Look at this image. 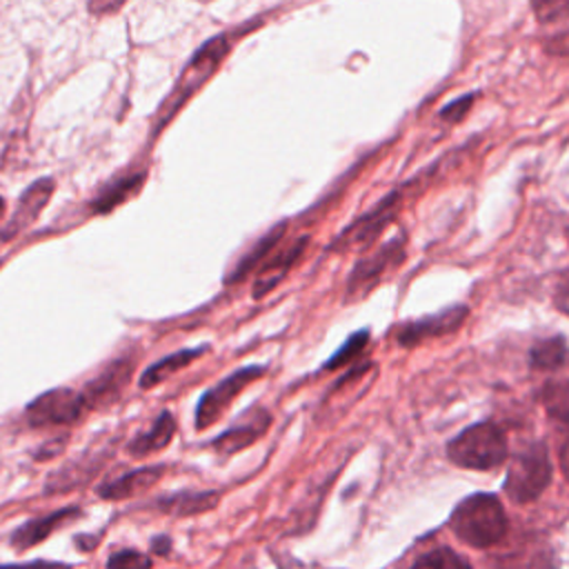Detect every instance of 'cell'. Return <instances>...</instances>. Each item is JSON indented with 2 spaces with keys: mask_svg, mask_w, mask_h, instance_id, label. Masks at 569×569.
<instances>
[{
  "mask_svg": "<svg viewBox=\"0 0 569 569\" xmlns=\"http://www.w3.org/2000/svg\"><path fill=\"white\" fill-rule=\"evenodd\" d=\"M53 189H56V182H53L51 178H42V180L33 182V184L22 193V198H20V202H18V207H16L13 216H11V220L4 224V229H2V233H0V240L4 242V240H9V238H13L16 233L24 231V229L38 218V213L42 211V207L49 202V196H51Z\"/></svg>",
  "mask_w": 569,
  "mask_h": 569,
  "instance_id": "10",
  "label": "cell"
},
{
  "mask_svg": "<svg viewBox=\"0 0 569 569\" xmlns=\"http://www.w3.org/2000/svg\"><path fill=\"white\" fill-rule=\"evenodd\" d=\"M305 244H307V238H300L293 244H289L287 249H280V251H276V256L267 258V262L258 271V278L253 284V298H262L287 276V271L293 267V262L302 256Z\"/></svg>",
  "mask_w": 569,
  "mask_h": 569,
  "instance_id": "11",
  "label": "cell"
},
{
  "mask_svg": "<svg viewBox=\"0 0 569 569\" xmlns=\"http://www.w3.org/2000/svg\"><path fill=\"white\" fill-rule=\"evenodd\" d=\"M2 213H4V200L0 198V218H2Z\"/></svg>",
  "mask_w": 569,
  "mask_h": 569,
  "instance_id": "32",
  "label": "cell"
},
{
  "mask_svg": "<svg viewBox=\"0 0 569 569\" xmlns=\"http://www.w3.org/2000/svg\"><path fill=\"white\" fill-rule=\"evenodd\" d=\"M531 9L536 11L538 20H545V22L558 20V18H567V16H569V2H567V0H560V2H549V0H545V2H533Z\"/></svg>",
  "mask_w": 569,
  "mask_h": 569,
  "instance_id": "26",
  "label": "cell"
},
{
  "mask_svg": "<svg viewBox=\"0 0 569 569\" xmlns=\"http://www.w3.org/2000/svg\"><path fill=\"white\" fill-rule=\"evenodd\" d=\"M173 431H176V422H173V416L169 411H162L153 427L147 431V433H140L138 438L131 440L129 445V453L136 456V458H142V456H149L162 447L169 445V440L173 438Z\"/></svg>",
  "mask_w": 569,
  "mask_h": 569,
  "instance_id": "15",
  "label": "cell"
},
{
  "mask_svg": "<svg viewBox=\"0 0 569 569\" xmlns=\"http://www.w3.org/2000/svg\"><path fill=\"white\" fill-rule=\"evenodd\" d=\"M567 358V342L562 336L538 340L529 351V365L533 369H556Z\"/></svg>",
  "mask_w": 569,
  "mask_h": 569,
  "instance_id": "20",
  "label": "cell"
},
{
  "mask_svg": "<svg viewBox=\"0 0 569 569\" xmlns=\"http://www.w3.org/2000/svg\"><path fill=\"white\" fill-rule=\"evenodd\" d=\"M538 398L553 420L569 425V378L549 380L542 385Z\"/></svg>",
  "mask_w": 569,
  "mask_h": 569,
  "instance_id": "18",
  "label": "cell"
},
{
  "mask_svg": "<svg viewBox=\"0 0 569 569\" xmlns=\"http://www.w3.org/2000/svg\"><path fill=\"white\" fill-rule=\"evenodd\" d=\"M567 240H569V229H567Z\"/></svg>",
  "mask_w": 569,
  "mask_h": 569,
  "instance_id": "33",
  "label": "cell"
},
{
  "mask_svg": "<svg viewBox=\"0 0 569 569\" xmlns=\"http://www.w3.org/2000/svg\"><path fill=\"white\" fill-rule=\"evenodd\" d=\"M269 425V413L264 411H251L249 416H244L242 422L233 425L231 429H227L222 436H218L213 440V447L220 451V453H236L244 447H249L256 438H260L264 433Z\"/></svg>",
  "mask_w": 569,
  "mask_h": 569,
  "instance_id": "12",
  "label": "cell"
},
{
  "mask_svg": "<svg viewBox=\"0 0 569 569\" xmlns=\"http://www.w3.org/2000/svg\"><path fill=\"white\" fill-rule=\"evenodd\" d=\"M393 200L396 198H389L385 204H380L376 211H371L367 218H360L353 227H349L345 233H342V242L351 244V247H362L367 244L371 238H376V233L391 220L393 216Z\"/></svg>",
  "mask_w": 569,
  "mask_h": 569,
  "instance_id": "16",
  "label": "cell"
},
{
  "mask_svg": "<svg viewBox=\"0 0 569 569\" xmlns=\"http://www.w3.org/2000/svg\"><path fill=\"white\" fill-rule=\"evenodd\" d=\"M402 242L400 240H391L387 242L378 253L369 256L367 260L358 262L351 278H349V296L351 298H360L362 293H367L380 278V273L387 267H393L402 260Z\"/></svg>",
  "mask_w": 569,
  "mask_h": 569,
  "instance_id": "8",
  "label": "cell"
},
{
  "mask_svg": "<svg viewBox=\"0 0 569 569\" xmlns=\"http://www.w3.org/2000/svg\"><path fill=\"white\" fill-rule=\"evenodd\" d=\"M131 369H133V362L124 358L109 365L96 380H91L82 389L80 396L84 400V407H102L113 402L120 396V391L127 387L131 378Z\"/></svg>",
  "mask_w": 569,
  "mask_h": 569,
  "instance_id": "9",
  "label": "cell"
},
{
  "mask_svg": "<svg viewBox=\"0 0 569 569\" xmlns=\"http://www.w3.org/2000/svg\"><path fill=\"white\" fill-rule=\"evenodd\" d=\"M556 307L569 316V276L558 284V291H556Z\"/></svg>",
  "mask_w": 569,
  "mask_h": 569,
  "instance_id": "28",
  "label": "cell"
},
{
  "mask_svg": "<svg viewBox=\"0 0 569 569\" xmlns=\"http://www.w3.org/2000/svg\"><path fill=\"white\" fill-rule=\"evenodd\" d=\"M144 182V173H131V176H124V178H118L113 180L102 193L100 198L96 200L93 209L98 213H107L111 211L116 204H120L122 200H127L131 193H136V189Z\"/></svg>",
  "mask_w": 569,
  "mask_h": 569,
  "instance_id": "21",
  "label": "cell"
},
{
  "mask_svg": "<svg viewBox=\"0 0 569 569\" xmlns=\"http://www.w3.org/2000/svg\"><path fill=\"white\" fill-rule=\"evenodd\" d=\"M447 456L465 469H493L507 458V438L493 422H478L449 440Z\"/></svg>",
  "mask_w": 569,
  "mask_h": 569,
  "instance_id": "2",
  "label": "cell"
},
{
  "mask_svg": "<svg viewBox=\"0 0 569 569\" xmlns=\"http://www.w3.org/2000/svg\"><path fill=\"white\" fill-rule=\"evenodd\" d=\"M84 400L71 389H51L38 396L27 407V420L31 427H58L76 422L84 411Z\"/></svg>",
  "mask_w": 569,
  "mask_h": 569,
  "instance_id": "5",
  "label": "cell"
},
{
  "mask_svg": "<svg viewBox=\"0 0 569 569\" xmlns=\"http://www.w3.org/2000/svg\"><path fill=\"white\" fill-rule=\"evenodd\" d=\"M107 569H151V560L140 551L124 549L109 558Z\"/></svg>",
  "mask_w": 569,
  "mask_h": 569,
  "instance_id": "25",
  "label": "cell"
},
{
  "mask_svg": "<svg viewBox=\"0 0 569 569\" xmlns=\"http://www.w3.org/2000/svg\"><path fill=\"white\" fill-rule=\"evenodd\" d=\"M453 533L471 547H491L507 531L502 502L491 493H473L465 498L451 513Z\"/></svg>",
  "mask_w": 569,
  "mask_h": 569,
  "instance_id": "1",
  "label": "cell"
},
{
  "mask_svg": "<svg viewBox=\"0 0 569 569\" xmlns=\"http://www.w3.org/2000/svg\"><path fill=\"white\" fill-rule=\"evenodd\" d=\"M151 547H153V551H156V553H160V551L164 553V551L169 549V538H156Z\"/></svg>",
  "mask_w": 569,
  "mask_h": 569,
  "instance_id": "31",
  "label": "cell"
},
{
  "mask_svg": "<svg viewBox=\"0 0 569 569\" xmlns=\"http://www.w3.org/2000/svg\"><path fill=\"white\" fill-rule=\"evenodd\" d=\"M551 482V462L542 442H531L520 449L507 469L505 491L513 502L536 500Z\"/></svg>",
  "mask_w": 569,
  "mask_h": 569,
  "instance_id": "3",
  "label": "cell"
},
{
  "mask_svg": "<svg viewBox=\"0 0 569 569\" xmlns=\"http://www.w3.org/2000/svg\"><path fill=\"white\" fill-rule=\"evenodd\" d=\"M282 231H284V224H278V227L269 229V233H267L258 244H253V249L238 262L236 273L231 276V280H238V278H242L249 269H253V267L258 264V260H262V258L278 244V240L282 238Z\"/></svg>",
  "mask_w": 569,
  "mask_h": 569,
  "instance_id": "22",
  "label": "cell"
},
{
  "mask_svg": "<svg viewBox=\"0 0 569 569\" xmlns=\"http://www.w3.org/2000/svg\"><path fill=\"white\" fill-rule=\"evenodd\" d=\"M162 476V467H142L136 471H129L111 482H104L98 487V496L104 500H122V498H131L144 489H149L151 485H156V480Z\"/></svg>",
  "mask_w": 569,
  "mask_h": 569,
  "instance_id": "13",
  "label": "cell"
},
{
  "mask_svg": "<svg viewBox=\"0 0 569 569\" xmlns=\"http://www.w3.org/2000/svg\"><path fill=\"white\" fill-rule=\"evenodd\" d=\"M262 367H242L238 371H233L231 376H227L224 380H220L216 387H211L198 402L196 409V427L198 429H207L211 422H216L224 409L231 405V400L256 378L262 376Z\"/></svg>",
  "mask_w": 569,
  "mask_h": 569,
  "instance_id": "6",
  "label": "cell"
},
{
  "mask_svg": "<svg viewBox=\"0 0 569 569\" xmlns=\"http://www.w3.org/2000/svg\"><path fill=\"white\" fill-rule=\"evenodd\" d=\"M467 318V307H449L436 316L429 318H420L413 322H407L400 331H398V345L402 347H413L427 338L433 336H447L451 331H456Z\"/></svg>",
  "mask_w": 569,
  "mask_h": 569,
  "instance_id": "7",
  "label": "cell"
},
{
  "mask_svg": "<svg viewBox=\"0 0 569 569\" xmlns=\"http://www.w3.org/2000/svg\"><path fill=\"white\" fill-rule=\"evenodd\" d=\"M367 338H369V331H367V329L353 333V336L333 353V358L325 362V369H338L340 365H345L347 360H351V358L367 345Z\"/></svg>",
  "mask_w": 569,
  "mask_h": 569,
  "instance_id": "24",
  "label": "cell"
},
{
  "mask_svg": "<svg viewBox=\"0 0 569 569\" xmlns=\"http://www.w3.org/2000/svg\"><path fill=\"white\" fill-rule=\"evenodd\" d=\"M80 511L76 507H67V509H60V511H53L44 518H36V520H29L24 527H20L16 533H13V545L18 549H27L31 545H38L40 540H44L53 529H58L60 525H64L69 518H76Z\"/></svg>",
  "mask_w": 569,
  "mask_h": 569,
  "instance_id": "14",
  "label": "cell"
},
{
  "mask_svg": "<svg viewBox=\"0 0 569 569\" xmlns=\"http://www.w3.org/2000/svg\"><path fill=\"white\" fill-rule=\"evenodd\" d=\"M218 502V496L211 491H187V493H178L171 498H164L160 502V509L176 513V516H191V513H200L211 509Z\"/></svg>",
  "mask_w": 569,
  "mask_h": 569,
  "instance_id": "19",
  "label": "cell"
},
{
  "mask_svg": "<svg viewBox=\"0 0 569 569\" xmlns=\"http://www.w3.org/2000/svg\"><path fill=\"white\" fill-rule=\"evenodd\" d=\"M411 569H471L469 562L458 556L456 551L447 549V547H440V549H433L425 556H420Z\"/></svg>",
  "mask_w": 569,
  "mask_h": 569,
  "instance_id": "23",
  "label": "cell"
},
{
  "mask_svg": "<svg viewBox=\"0 0 569 569\" xmlns=\"http://www.w3.org/2000/svg\"><path fill=\"white\" fill-rule=\"evenodd\" d=\"M204 351V347H198V349H184V351H178V353H171L158 362H153L149 369L142 371L140 376V387L142 389H151L153 385L167 380L171 373H176L178 369L187 367L191 360H196L200 353Z\"/></svg>",
  "mask_w": 569,
  "mask_h": 569,
  "instance_id": "17",
  "label": "cell"
},
{
  "mask_svg": "<svg viewBox=\"0 0 569 569\" xmlns=\"http://www.w3.org/2000/svg\"><path fill=\"white\" fill-rule=\"evenodd\" d=\"M227 53V40L222 36L209 40L204 47H200L196 51V56L191 58V62L184 67L180 80L176 82L173 91L169 93V98L162 102L158 120H156V131L162 129L167 124V120L182 107V102L213 73V69L218 67V62L224 58Z\"/></svg>",
  "mask_w": 569,
  "mask_h": 569,
  "instance_id": "4",
  "label": "cell"
},
{
  "mask_svg": "<svg viewBox=\"0 0 569 569\" xmlns=\"http://www.w3.org/2000/svg\"><path fill=\"white\" fill-rule=\"evenodd\" d=\"M0 569H69L67 565H56V562H31V565H20V567H0Z\"/></svg>",
  "mask_w": 569,
  "mask_h": 569,
  "instance_id": "30",
  "label": "cell"
},
{
  "mask_svg": "<svg viewBox=\"0 0 569 569\" xmlns=\"http://www.w3.org/2000/svg\"><path fill=\"white\" fill-rule=\"evenodd\" d=\"M471 102H473V96H462L460 100H456V102H449L445 109H442V118L445 120H460L467 111H469V107H471Z\"/></svg>",
  "mask_w": 569,
  "mask_h": 569,
  "instance_id": "27",
  "label": "cell"
},
{
  "mask_svg": "<svg viewBox=\"0 0 569 569\" xmlns=\"http://www.w3.org/2000/svg\"><path fill=\"white\" fill-rule=\"evenodd\" d=\"M558 458H560V469H562L565 478L569 480V436L562 440V445L558 449Z\"/></svg>",
  "mask_w": 569,
  "mask_h": 569,
  "instance_id": "29",
  "label": "cell"
}]
</instances>
